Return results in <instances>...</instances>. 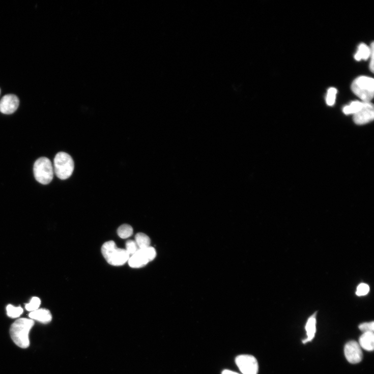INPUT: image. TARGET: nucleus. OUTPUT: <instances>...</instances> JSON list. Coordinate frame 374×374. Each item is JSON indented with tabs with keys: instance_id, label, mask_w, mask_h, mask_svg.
Wrapping results in <instances>:
<instances>
[{
	"instance_id": "obj_17",
	"label": "nucleus",
	"mask_w": 374,
	"mask_h": 374,
	"mask_svg": "<svg viewBox=\"0 0 374 374\" xmlns=\"http://www.w3.org/2000/svg\"><path fill=\"white\" fill-rule=\"evenodd\" d=\"M117 233L121 238L127 239L132 236L133 229L129 224H124L118 228Z\"/></svg>"
},
{
	"instance_id": "obj_26",
	"label": "nucleus",
	"mask_w": 374,
	"mask_h": 374,
	"mask_svg": "<svg viewBox=\"0 0 374 374\" xmlns=\"http://www.w3.org/2000/svg\"><path fill=\"white\" fill-rule=\"evenodd\" d=\"M0 94H1V90H0Z\"/></svg>"
},
{
	"instance_id": "obj_13",
	"label": "nucleus",
	"mask_w": 374,
	"mask_h": 374,
	"mask_svg": "<svg viewBox=\"0 0 374 374\" xmlns=\"http://www.w3.org/2000/svg\"><path fill=\"white\" fill-rule=\"evenodd\" d=\"M316 314L317 313H315L311 315V317L309 318L306 323V330L307 338L305 340H303V343H304L310 341L314 337L316 332Z\"/></svg>"
},
{
	"instance_id": "obj_10",
	"label": "nucleus",
	"mask_w": 374,
	"mask_h": 374,
	"mask_svg": "<svg viewBox=\"0 0 374 374\" xmlns=\"http://www.w3.org/2000/svg\"><path fill=\"white\" fill-rule=\"evenodd\" d=\"M19 104V99L16 95H7L0 101V112L6 114H12L16 111Z\"/></svg>"
},
{
	"instance_id": "obj_16",
	"label": "nucleus",
	"mask_w": 374,
	"mask_h": 374,
	"mask_svg": "<svg viewBox=\"0 0 374 374\" xmlns=\"http://www.w3.org/2000/svg\"><path fill=\"white\" fill-rule=\"evenodd\" d=\"M363 102L355 101L343 108V112L347 115L355 114L361 108Z\"/></svg>"
},
{
	"instance_id": "obj_14",
	"label": "nucleus",
	"mask_w": 374,
	"mask_h": 374,
	"mask_svg": "<svg viewBox=\"0 0 374 374\" xmlns=\"http://www.w3.org/2000/svg\"><path fill=\"white\" fill-rule=\"evenodd\" d=\"M370 54V48L364 43H361L358 46L357 52L355 55V59L357 61L367 60L369 59Z\"/></svg>"
},
{
	"instance_id": "obj_15",
	"label": "nucleus",
	"mask_w": 374,
	"mask_h": 374,
	"mask_svg": "<svg viewBox=\"0 0 374 374\" xmlns=\"http://www.w3.org/2000/svg\"><path fill=\"white\" fill-rule=\"evenodd\" d=\"M135 242L139 249L149 247L151 243L149 237L143 233H138L136 235Z\"/></svg>"
},
{
	"instance_id": "obj_3",
	"label": "nucleus",
	"mask_w": 374,
	"mask_h": 374,
	"mask_svg": "<svg viewBox=\"0 0 374 374\" xmlns=\"http://www.w3.org/2000/svg\"><path fill=\"white\" fill-rule=\"evenodd\" d=\"M351 88L353 93L363 102H370L373 97V78L365 76L360 77L355 80Z\"/></svg>"
},
{
	"instance_id": "obj_5",
	"label": "nucleus",
	"mask_w": 374,
	"mask_h": 374,
	"mask_svg": "<svg viewBox=\"0 0 374 374\" xmlns=\"http://www.w3.org/2000/svg\"><path fill=\"white\" fill-rule=\"evenodd\" d=\"M54 165V171L60 179L65 180L72 176L74 164L69 154L64 152L58 153L55 157Z\"/></svg>"
},
{
	"instance_id": "obj_18",
	"label": "nucleus",
	"mask_w": 374,
	"mask_h": 374,
	"mask_svg": "<svg viewBox=\"0 0 374 374\" xmlns=\"http://www.w3.org/2000/svg\"><path fill=\"white\" fill-rule=\"evenodd\" d=\"M7 314L11 318H16L20 316L23 313V309L21 307H15L9 305L7 307Z\"/></svg>"
},
{
	"instance_id": "obj_11",
	"label": "nucleus",
	"mask_w": 374,
	"mask_h": 374,
	"mask_svg": "<svg viewBox=\"0 0 374 374\" xmlns=\"http://www.w3.org/2000/svg\"><path fill=\"white\" fill-rule=\"evenodd\" d=\"M29 317L31 319L37 320L43 324L48 323L52 320L51 312L46 309H40L31 312Z\"/></svg>"
},
{
	"instance_id": "obj_7",
	"label": "nucleus",
	"mask_w": 374,
	"mask_h": 374,
	"mask_svg": "<svg viewBox=\"0 0 374 374\" xmlns=\"http://www.w3.org/2000/svg\"><path fill=\"white\" fill-rule=\"evenodd\" d=\"M236 363L243 374H257L258 363L252 356L244 355L236 358Z\"/></svg>"
},
{
	"instance_id": "obj_12",
	"label": "nucleus",
	"mask_w": 374,
	"mask_h": 374,
	"mask_svg": "<svg viewBox=\"0 0 374 374\" xmlns=\"http://www.w3.org/2000/svg\"><path fill=\"white\" fill-rule=\"evenodd\" d=\"M359 345L368 352H371L374 348V335L373 333H364L360 338Z\"/></svg>"
},
{
	"instance_id": "obj_22",
	"label": "nucleus",
	"mask_w": 374,
	"mask_h": 374,
	"mask_svg": "<svg viewBox=\"0 0 374 374\" xmlns=\"http://www.w3.org/2000/svg\"><path fill=\"white\" fill-rule=\"evenodd\" d=\"M359 329L364 333L372 332L374 331V323L373 321L362 323L359 327Z\"/></svg>"
},
{
	"instance_id": "obj_9",
	"label": "nucleus",
	"mask_w": 374,
	"mask_h": 374,
	"mask_svg": "<svg viewBox=\"0 0 374 374\" xmlns=\"http://www.w3.org/2000/svg\"><path fill=\"white\" fill-rule=\"evenodd\" d=\"M363 102L360 110L354 114V121L358 125H364L372 121L374 118L373 106L370 102Z\"/></svg>"
},
{
	"instance_id": "obj_8",
	"label": "nucleus",
	"mask_w": 374,
	"mask_h": 374,
	"mask_svg": "<svg viewBox=\"0 0 374 374\" xmlns=\"http://www.w3.org/2000/svg\"><path fill=\"white\" fill-rule=\"evenodd\" d=\"M344 355L347 361L352 364L360 363L363 358V354L359 343L352 340L348 342L344 347Z\"/></svg>"
},
{
	"instance_id": "obj_20",
	"label": "nucleus",
	"mask_w": 374,
	"mask_h": 374,
	"mask_svg": "<svg viewBox=\"0 0 374 374\" xmlns=\"http://www.w3.org/2000/svg\"><path fill=\"white\" fill-rule=\"evenodd\" d=\"M337 93V90L334 88H331L328 90L326 101L329 106H332L334 105L336 101Z\"/></svg>"
},
{
	"instance_id": "obj_21",
	"label": "nucleus",
	"mask_w": 374,
	"mask_h": 374,
	"mask_svg": "<svg viewBox=\"0 0 374 374\" xmlns=\"http://www.w3.org/2000/svg\"><path fill=\"white\" fill-rule=\"evenodd\" d=\"M138 249L139 248L135 241L129 240L127 242L126 250L130 256L135 254Z\"/></svg>"
},
{
	"instance_id": "obj_19",
	"label": "nucleus",
	"mask_w": 374,
	"mask_h": 374,
	"mask_svg": "<svg viewBox=\"0 0 374 374\" xmlns=\"http://www.w3.org/2000/svg\"><path fill=\"white\" fill-rule=\"evenodd\" d=\"M40 305L41 300L40 298L37 297H34L32 298L30 303L25 306V308L27 311L33 312L39 309Z\"/></svg>"
},
{
	"instance_id": "obj_23",
	"label": "nucleus",
	"mask_w": 374,
	"mask_h": 374,
	"mask_svg": "<svg viewBox=\"0 0 374 374\" xmlns=\"http://www.w3.org/2000/svg\"><path fill=\"white\" fill-rule=\"evenodd\" d=\"M369 291V286L365 283L360 284L357 287L356 294L358 296H364L368 294Z\"/></svg>"
},
{
	"instance_id": "obj_6",
	"label": "nucleus",
	"mask_w": 374,
	"mask_h": 374,
	"mask_svg": "<svg viewBox=\"0 0 374 374\" xmlns=\"http://www.w3.org/2000/svg\"><path fill=\"white\" fill-rule=\"evenodd\" d=\"M156 255L155 249L153 247L139 249L135 254L130 256L128 261L129 264L132 268H139L153 261Z\"/></svg>"
},
{
	"instance_id": "obj_25",
	"label": "nucleus",
	"mask_w": 374,
	"mask_h": 374,
	"mask_svg": "<svg viewBox=\"0 0 374 374\" xmlns=\"http://www.w3.org/2000/svg\"><path fill=\"white\" fill-rule=\"evenodd\" d=\"M221 374H240V373L232 371V370H230L225 369V370H223L222 371Z\"/></svg>"
},
{
	"instance_id": "obj_24",
	"label": "nucleus",
	"mask_w": 374,
	"mask_h": 374,
	"mask_svg": "<svg viewBox=\"0 0 374 374\" xmlns=\"http://www.w3.org/2000/svg\"><path fill=\"white\" fill-rule=\"evenodd\" d=\"M373 47H374L373 43L372 42L371 44V45H370V56H369V58H370L369 68H370V71L372 72H373V69H374L373 68H374V65H373V63H374V61H373V59H374V56H373V54H374V48H373Z\"/></svg>"
},
{
	"instance_id": "obj_4",
	"label": "nucleus",
	"mask_w": 374,
	"mask_h": 374,
	"mask_svg": "<svg viewBox=\"0 0 374 374\" xmlns=\"http://www.w3.org/2000/svg\"><path fill=\"white\" fill-rule=\"evenodd\" d=\"M34 172L36 180L43 185L49 184L53 179L54 168L51 161L47 158H40L36 161Z\"/></svg>"
},
{
	"instance_id": "obj_1",
	"label": "nucleus",
	"mask_w": 374,
	"mask_h": 374,
	"mask_svg": "<svg viewBox=\"0 0 374 374\" xmlns=\"http://www.w3.org/2000/svg\"><path fill=\"white\" fill-rule=\"evenodd\" d=\"M34 324L33 320L27 318L19 319L12 324L10 333L13 341L17 346L22 349L30 347L29 334Z\"/></svg>"
},
{
	"instance_id": "obj_2",
	"label": "nucleus",
	"mask_w": 374,
	"mask_h": 374,
	"mask_svg": "<svg viewBox=\"0 0 374 374\" xmlns=\"http://www.w3.org/2000/svg\"><path fill=\"white\" fill-rule=\"evenodd\" d=\"M102 253L108 264L115 266L123 265L128 262L130 257L126 249L117 247L113 241L104 244Z\"/></svg>"
}]
</instances>
